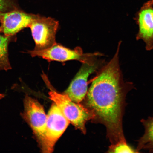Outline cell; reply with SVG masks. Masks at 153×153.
I'll return each mask as SVG.
<instances>
[{"instance_id": "6da1fadb", "label": "cell", "mask_w": 153, "mask_h": 153, "mask_svg": "<svg viewBox=\"0 0 153 153\" xmlns=\"http://www.w3.org/2000/svg\"><path fill=\"white\" fill-rule=\"evenodd\" d=\"M121 44L120 41L110 62L97 71L85 97L86 107L94 114V120L105 126L111 144L126 141L123 127L126 97L135 88L133 83L123 79L119 56Z\"/></svg>"}, {"instance_id": "7a4b0ae2", "label": "cell", "mask_w": 153, "mask_h": 153, "mask_svg": "<svg viewBox=\"0 0 153 153\" xmlns=\"http://www.w3.org/2000/svg\"><path fill=\"white\" fill-rule=\"evenodd\" d=\"M42 76L50 89L49 98L57 105L70 123L76 129L85 134L86 123L95 118L93 112L80 103L74 102L65 94L57 92L53 88L46 75L43 74Z\"/></svg>"}, {"instance_id": "3957f363", "label": "cell", "mask_w": 153, "mask_h": 153, "mask_svg": "<svg viewBox=\"0 0 153 153\" xmlns=\"http://www.w3.org/2000/svg\"><path fill=\"white\" fill-rule=\"evenodd\" d=\"M28 53L32 57H39L47 60L64 62L68 61L76 60L83 63H91L104 55L99 52L85 53L80 47L72 49L56 43L48 48L41 51H28Z\"/></svg>"}, {"instance_id": "277c9868", "label": "cell", "mask_w": 153, "mask_h": 153, "mask_svg": "<svg viewBox=\"0 0 153 153\" xmlns=\"http://www.w3.org/2000/svg\"><path fill=\"white\" fill-rule=\"evenodd\" d=\"M59 22L54 19L35 15L29 27L35 43L34 50L48 48L56 43V34Z\"/></svg>"}, {"instance_id": "5b68a950", "label": "cell", "mask_w": 153, "mask_h": 153, "mask_svg": "<svg viewBox=\"0 0 153 153\" xmlns=\"http://www.w3.org/2000/svg\"><path fill=\"white\" fill-rule=\"evenodd\" d=\"M70 122L53 103L47 115L46 128L44 139L39 145L44 153H51L58 140L64 133Z\"/></svg>"}, {"instance_id": "8992f818", "label": "cell", "mask_w": 153, "mask_h": 153, "mask_svg": "<svg viewBox=\"0 0 153 153\" xmlns=\"http://www.w3.org/2000/svg\"><path fill=\"white\" fill-rule=\"evenodd\" d=\"M22 117L30 126L39 145L45 137L47 121L43 107L35 99L26 95L24 99Z\"/></svg>"}, {"instance_id": "52a82bcc", "label": "cell", "mask_w": 153, "mask_h": 153, "mask_svg": "<svg viewBox=\"0 0 153 153\" xmlns=\"http://www.w3.org/2000/svg\"><path fill=\"white\" fill-rule=\"evenodd\" d=\"M105 63L104 61L97 59L93 62L82 64L79 70L64 94L74 102L81 103L87 94L89 76L97 72Z\"/></svg>"}, {"instance_id": "ba28073f", "label": "cell", "mask_w": 153, "mask_h": 153, "mask_svg": "<svg viewBox=\"0 0 153 153\" xmlns=\"http://www.w3.org/2000/svg\"><path fill=\"white\" fill-rule=\"evenodd\" d=\"M34 16L17 9L0 12V33L11 37L23 29L29 27Z\"/></svg>"}, {"instance_id": "9c48e42d", "label": "cell", "mask_w": 153, "mask_h": 153, "mask_svg": "<svg viewBox=\"0 0 153 153\" xmlns=\"http://www.w3.org/2000/svg\"><path fill=\"white\" fill-rule=\"evenodd\" d=\"M134 20L139 30L136 39L143 40L147 51L153 50V5L152 0L145 3L137 13Z\"/></svg>"}, {"instance_id": "30bf717a", "label": "cell", "mask_w": 153, "mask_h": 153, "mask_svg": "<svg viewBox=\"0 0 153 153\" xmlns=\"http://www.w3.org/2000/svg\"><path fill=\"white\" fill-rule=\"evenodd\" d=\"M141 123L144 126V133L138 140L136 150L137 153L142 150L153 153V116L146 119H141Z\"/></svg>"}, {"instance_id": "8fae6325", "label": "cell", "mask_w": 153, "mask_h": 153, "mask_svg": "<svg viewBox=\"0 0 153 153\" xmlns=\"http://www.w3.org/2000/svg\"><path fill=\"white\" fill-rule=\"evenodd\" d=\"M11 37L0 33V71H7L11 68L8 51V45Z\"/></svg>"}, {"instance_id": "7c38bea8", "label": "cell", "mask_w": 153, "mask_h": 153, "mask_svg": "<svg viewBox=\"0 0 153 153\" xmlns=\"http://www.w3.org/2000/svg\"><path fill=\"white\" fill-rule=\"evenodd\" d=\"M108 152L109 153H137L134 149L128 144L127 141H119L114 144H111Z\"/></svg>"}, {"instance_id": "4fadbf2b", "label": "cell", "mask_w": 153, "mask_h": 153, "mask_svg": "<svg viewBox=\"0 0 153 153\" xmlns=\"http://www.w3.org/2000/svg\"><path fill=\"white\" fill-rule=\"evenodd\" d=\"M15 0H0V12H4L15 8Z\"/></svg>"}, {"instance_id": "5bb4252c", "label": "cell", "mask_w": 153, "mask_h": 153, "mask_svg": "<svg viewBox=\"0 0 153 153\" xmlns=\"http://www.w3.org/2000/svg\"><path fill=\"white\" fill-rule=\"evenodd\" d=\"M4 97V95L2 94H0V99H2Z\"/></svg>"}, {"instance_id": "9a60e30c", "label": "cell", "mask_w": 153, "mask_h": 153, "mask_svg": "<svg viewBox=\"0 0 153 153\" xmlns=\"http://www.w3.org/2000/svg\"><path fill=\"white\" fill-rule=\"evenodd\" d=\"M152 3H153V0H152Z\"/></svg>"}]
</instances>
